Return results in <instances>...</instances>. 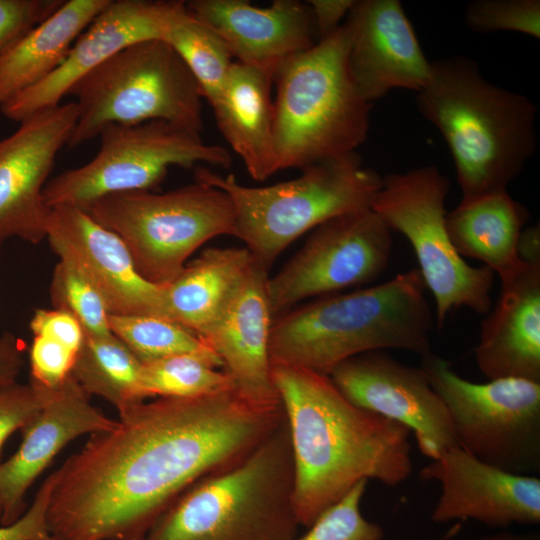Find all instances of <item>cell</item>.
Segmentation results:
<instances>
[{"label": "cell", "mask_w": 540, "mask_h": 540, "mask_svg": "<svg viewBox=\"0 0 540 540\" xmlns=\"http://www.w3.org/2000/svg\"><path fill=\"white\" fill-rule=\"evenodd\" d=\"M284 420L234 388L157 397L119 413L53 472L54 540H141L191 485L244 459Z\"/></svg>", "instance_id": "1"}, {"label": "cell", "mask_w": 540, "mask_h": 540, "mask_svg": "<svg viewBox=\"0 0 540 540\" xmlns=\"http://www.w3.org/2000/svg\"><path fill=\"white\" fill-rule=\"evenodd\" d=\"M293 465V506L309 527L360 481L395 487L412 473L411 430L351 403L326 375L271 365Z\"/></svg>", "instance_id": "2"}, {"label": "cell", "mask_w": 540, "mask_h": 540, "mask_svg": "<svg viewBox=\"0 0 540 540\" xmlns=\"http://www.w3.org/2000/svg\"><path fill=\"white\" fill-rule=\"evenodd\" d=\"M415 100L451 152L460 202L507 189L537 149L536 105L486 80L473 59L433 61Z\"/></svg>", "instance_id": "3"}, {"label": "cell", "mask_w": 540, "mask_h": 540, "mask_svg": "<svg viewBox=\"0 0 540 540\" xmlns=\"http://www.w3.org/2000/svg\"><path fill=\"white\" fill-rule=\"evenodd\" d=\"M418 268L378 285L326 295L272 322L271 365L301 367L329 376L361 353L431 351L432 313Z\"/></svg>", "instance_id": "4"}, {"label": "cell", "mask_w": 540, "mask_h": 540, "mask_svg": "<svg viewBox=\"0 0 540 540\" xmlns=\"http://www.w3.org/2000/svg\"><path fill=\"white\" fill-rule=\"evenodd\" d=\"M294 465L284 420L244 459L187 488L141 540H292Z\"/></svg>", "instance_id": "5"}, {"label": "cell", "mask_w": 540, "mask_h": 540, "mask_svg": "<svg viewBox=\"0 0 540 540\" xmlns=\"http://www.w3.org/2000/svg\"><path fill=\"white\" fill-rule=\"evenodd\" d=\"M350 32L342 23L276 72L274 142L278 171L304 168L362 145L370 107L348 72Z\"/></svg>", "instance_id": "6"}, {"label": "cell", "mask_w": 540, "mask_h": 540, "mask_svg": "<svg viewBox=\"0 0 540 540\" xmlns=\"http://www.w3.org/2000/svg\"><path fill=\"white\" fill-rule=\"evenodd\" d=\"M292 180L264 187L240 184L204 166L195 180L224 191L235 212V237L267 271L293 241L340 215L371 208L382 177L357 152L304 168Z\"/></svg>", "instance_id": "7"}, {"label": "cell", "mask_w": 540, "mask_h": 540, "mask_svg": "<svg viewBox=\"0 0 540 540\" xmlns=\"http://www.w3.org/2000/svg\"><path fill=\"white\" fill-rule=\"evenodd\" d=\"M77 120L68 142L77 147L110 124L166 121L201 132L202 93L194 76L163 39L136 42L101 64L72 89Z\"/></svg>", "instance_id": "8"}, {"label": "cell", "mask_w": 540, "mask_h": 540, "mask_svg": "<svg viewBox=\"0 0 540 540\" xmlns=\"http://www.w3.org/2000/svg\"><path fill=\"white\" fill-rule=\"evenodd\" d=\"M84 210L116 233L140 275L160 286L171 282L201 245L220 235H235L229 196L197 180L165 193L109 195Z\"/></svg>", "instance_id": "9"}, {"label": "cell", "mask_w": 540, "mask_h": 540, "mask_svg": "<svg viewBox=\"0 0 540 540\" xmlns=\"http://www.w3.org/2000/svg\"><path fill=\"white\" fill-rule=\"evenodd\" d=\"M449 179L434 165L382 177L371 208L391 230L411 244L426 288L436 305L437 325L457 308L478 314L491 310L494 272L468 264L454 248L446 228Z\"/></svg>", "instance_id": "10"}, {"label": "cell", "mask_w": 540, "mask_h": 540, "mask_svg": "<svg viewBox=\"0 0 540 540\" xmlns=\"http://www.w3.org/2000/svg\"><path fill=\"white\" fill-rule=\"evenodd\" d=\"M98 136L100 146L93 159L48 181L43 193L48 208L86 209L109 195L151 191L172 166L228 168L232 163L224 147L207 144L199 133L166 121L110 124Z\"/></svg>", "instance_id": "11"}, {"label": "cell", "mask_w": 540, "mask_h": 540, "mask_svg": "<svg viewBox=\"0 0 540 540\" xmlns=\"http://www.w3.org/2000/svg\"><path fill=\"white\" fill-rule=\"evenodd\" d=\"M452 418L459 445L479 460L527 476L540 473V383L462 378L432 351L420 366Z\"/></svg>", "instance_id": "12"}, {"label": "cell", "mask_w": 540, "mask_h": 540, "mask_svg": "<svg viewBox=\"0 0 540 540\" xmlns=\"http://www.w3.org/2000/svg\"><path fill=\"white\" fill-rule=\"evenodd\" d=\"M392 247V230L372 208L326 221L268 278L272 315L309 297L370 284L386 269Z\"/></svg>", "instance_id": "13"}, {"label": "cell", "mask_w": 540, "mask_h": 540, "mask_svg": "<svg viewBox=\"0 0 540 540\" xmlns=\"http://www.w3.org/2000/svg\"><path fill=\"white\" fill-rule=\"evenodd\" d=\"M329 377L357 407L409 428L420 452L431 460L460 446L450 413L421 367L375 350L343 361Z\"/></svg>", "instance_id": "14"}, {"label": "cell", "mask_w": 540, "mask_h": 540, "mask_svg": "<svg viewBox=\"0 0 540 540\" xmlns=\"http://www.w3.org/2000/svg\"><path fill=\"white\" fill-rule=\"evenodd\" d=\"M77 115L74 101L44 109L0 140V248L12 238L31 244L46 238L44 188Z\"/></svg>", "instance_id": "15"}, {"label": "cell", "mask_w": 540, "mask_h": 540, "mask_svg": "<svg viewBox=\"0 0 540 540\" xmlns=\"http://www.w3.org/2000/svg\"><path fill=\"white\" fill-rule=\"evenodd\" d=\"M185 9L184 1L111 0L78 36L60 66L6 101L0 111L21 122L60 105L81 79L124 48L144 40L163 39Z\"/></svg>", "instance_id": "16"}, {"label": "cell", "mask_w": 540, "mask_h": 540, "mask_svg": "<svg viewBox=\"0 0 540 540\" xmlns=\"http://www.w3.org/2000/svg\"><path fill=\"white\" fill-rule=\"evenodd\" d=\"M54 253L80 272L102 295L111 315L162 317L163 286L144 279L113 231L79 207L50 208L46 238Z\"/></svg>", "instance_id": "17"}, {"label": "cell", "mask_w": 540, "mask_h": 540, "mask_svg": "<svg viewBox=\"0 0 540 540\" xmlns=\"http://www.w3.org/2000/svg\"><path fill=\"white\" fill-rule=\"evenodd\" d=\"M424 481H437L441 493L435 523L473 519L493 528L540 522V480L487 464L461 446L447 449L421 468Z\"/></svg>", "instance_id": "18"}, {"label": "cell", "mask_w": 540, "mask_h": 540, "mask_svg": "<svg viewBox=\"0 0 540 540\" xmlns=\"http://www.w3.org/2000/svg\"><path fill=\"white\" fill-rule=\"evenodd\" d=\"M350 32L348 72L369 104L393 89L419 92L431 78L411 22L398 0H355L346 17Z\"/></svg>", "instance_id": "19"}, {"label": "cell", "mask_w": 540, "mask_h": 540, "mask_svg": "<svg viewBox=\"0 0 540 540\" xmlns=\"http://www.w3.org/2000/svg\"><path fill=\"white\" fill-rule=\"evenodd\" d=\"M186 7L220 36L239 63L273 79L288 59L318 41L310 7L298 0H275L266 8L245 0H192Z\"/></svg>", "instance_id": "20"}, {"label": "cell", "mask_w": 540, "mask_h": 540, "mask_svg": "<svg viewBox=\"0 0 540 540\" xmlns=\"http://www.w3.org/2000/svg\"><path fill=\"white\" fill-rule=\"evenodd\" d=\"M116 424L91 404L72 375L52 389L45 406L21 430L17 451L0 465V525H10L25 513L27 491L69 442Z\"/></svg>", "instance_id": "21"}, {"label": "cell", "mask_w": 540, "mask_h": 540, "mask_svg": "<svg viewBox=\"0 0 540 540\" xmlns=\"http://www.w3.org/2000/svg\"><path fill=\"white\" fill-rule=\"evenodd\" d=\"M268 271L255 260L216 321L200 338L218 355L236 392L261 407L281 406L271 375Z\"/></svg>", "instance_id": "22"}, {"label": "cell", "mask_w": 540, "mask_h": 540, "mask_svg": "<svg viewBox=\"0 0 540 540\" xmlns=\"http://www.w3.org/2000/svg\"><path fill=\"white\" fill-rule=\"evenodd\" d=\"M521 260L519 270L501 280L500 296L481 322L474 354L488 380L540 383V258Z\"/></svg>", "instance_id": "23"}, {"label": "cell", "mask_w": 540, "mask_h": 540, "mask_svg": "<svg viewBox=\"0 0 540 540\" xmlns=\"http://www.w3.org/2000/svg\"><path fill=\"white\" fill-rule=\"evenodd\" d=\"M272 83L268 74L233 62L221 91L210 104L221 134L257 181L278 171Z\"/></svg>", "instance_id": "24"}, {"label": "cell", "mask_w": 540, "mask_h": 540, "mask_svg": "<svg viewBox=\"0 0 540 540\" xmlns=\"http://www.w3.org/2000/svg\"><path fill=\"white\" fill-rule=\"evenodd\" d=\"M254 263L247 248H208L163 285L162 317L199 337L216 321Z\"/></svg>", "instance_id": "25"}, {"label": "cell", "mask_w": 540, "mask_h": 540, "mask_svg": "<svg viewBox=\"0 0 540 540\" xmlns=\"http://www.w3.org/2000/svg\"><path fill=\"white\" fill-rule=\"evenodd\" d=\"M528 219L527 208L503 189L460 202L447 212L446 228L460 256L483 262L501 281L522 265L518 247Z\"/></svg>", "instance_id": "26"}, {"label": "cell", "mask_w": 540, "mask_h": 540, "mask_svg": "<svg viewBox=\"0 0 540 540\" xmlns=\"http://www.w3.org/2000/svg\"><path fill=\"white\" fill-rule=\"evenodd\" d=\"M111 0H66L0 53V106L48 77Z\"/></svg>", "instance_id": "27"}, {"label": "cell", "mask_w": 540, "mask_h": 540, "mask_svg": "<svg viewBox=\"0 0 540 540\" xmlns=\"http://www.w3.org/2000/svg\"><path fill=\"white\" fill-rule=\"evenodd\" d=\"M140 371V360L114 334H85L71 375L89 396L102 397L121 413L144 401Z\"/></svg>", "instance_id": "28"}, {"label": "cell", "mask_w": 540, "mask_h": 540, "mask_svg": "<svg viewBox=\"0 0 540 540\" xmlns=\"http://www.w3.org/2000/svg\"><path fill=\"white\" fill-rule=\"evenodd\" d=\"M220 367L223 364L219 358L201 354H178L141 363V397L190 398L234 388L231 378L218 370Z\"/></svg>", "instance_id": "29"}, {"label": "cell", "mask_w": 540, "mask_h": 540, "mask_svg": "<svg viewBox=\"0 0 540 540\" xmlns=\"http://www.w3.org/2000/svg\"><path fill=\"white\" fill-rule=\"evenodd\" d=\"M163 40L182 58L198 83L203 98L211 104L221 91L233 64L224 41L192 16L187 7L171 24Z\"/></svg>", "instance_id": "30"}, {"label": "cell", "mask_w": 540, "mask_h": 540, "mask_svg": "<svg viewBox=\"0 0 540 540\" xmlns=\"http://www.w3.org/2000/svg\"><path fill=\"white\" fill-rule=\"evenodd\" d=\"M109 327L141 363L178 354L219 358L197 334L167 318L110 314Z\"/></svg>", "instance_id": "31"}, {"label": "cell", "mask_w": 540, "mask_h": 540, "mask_svg": "<svg viewBox=\"0 0 540 540\" xmlns=\"http://www.w3.org/2000/svg\"><path fill=\"white\" fill-rule=\"evenodd\" d=\"M50 299L53 308L66 311L76 318L84 334H112L110 313L102 295L80 272L63 261H59L53 270Z\"/></svg>", "instance_id": "32"}, {"label": "cell", "mask_w": 540, "mask_h": 540, "mask_svg": "<svg viewBox=\"0 0 540 540\" xmlns=\"http://www.w3.org/2000/svg\"><path fill=\"white\" fill-rule=\"evenodd\" d=\"M366 480L356 484L340 501L325 510L308 531L292 540H382L383 528L361 512Z\"/></svg>", "instance_id": "33"}, {"label": "cell", "mask_w": 540, "mask_h": 540, "mask_svg": "<svg viewBox=\"0 0 540 540\" xmlns=\"http://www.w3.org/2000/svg\"><path fill=\"white\" fill-rule=\"evenodd\" d=\"M465 22L477 33L511 31L540 38L539 0H474L465 8Z\"/></svg>", "instance_id": "34"}, {"label": "cell", "mask_w": 540, "mask_h": 540, "mask_svg": "<svg viewBox=\"0 0 540 540\" xmlns=\"http://www.w3.org/2000/svg\"><path fill=\"white\" fill-rule=\"evenodd\" d=\"M52 389L30 381H18L0 387V465L7 439L27 423L45 406Z\"/></svg>", "instance_id": "35"}, {"label": "cell", "mask_w": 540, "mask_h": 540, "mask_svg": "<svg viewBox=\"0 0 540 540\" xmlns=\"http://www.w3.org/2000/svg\"><path fill=\"white\" fill-rule=\"evenodd\" d=\"M77 354L57 340L33 335L29 349L31 381L49 389L61 386L71 376Z\"/></svg>", "instance_id": "36"}, {"label": "cell", "mask_w": 540, "mask_h": 540, "mask_svg": "<svg viewBox=\"0 0 540 540\" xmlns=\"http://www.w3.org/2000/svg\"><path fill=\"white\" fill-rule=\"evenodd\" d=\"M63 0H0V53L51 15Z\"/></svg>", "instance_id": "37"}, {"label": "cell", "mask_w": 540, "mask_h": 540, "mask_svg": "<svg viewBox=\"0 0 540 540\" xmlns=\"http://www.w3.org/2000/svg\"><path fill=\"white\" fill-rule=\"evenodd\" d=\"M53 484L54 476L51 473L25 513L14 523L0 526V540H54L47 526V509Z\"/></svg>", "instance_id": "38"}, {"label": "cell", "mask_w": 540, "mask_h": 540, "mask_svg": "<svg viewBox=\"0 0 540 540\" xmlns=\"http://www.w3.org/2000/svg\"><path fill=\"white\" fill-rule=\"evenodd\" d=\"M33 335L45 336L57 340L78 353L84 331L79 322L70 313L60 309H37L30 320Z\"/></svg>", "instance_id": "39"}, {"label": "cell", "mask_w": 540, "mask_h": 540, "mask_svg": "<svg viewBox=\"0 0 540 540\" xmlns=\"http://www.w3.org/2000/svg\"><path fill=\"white\" fill-rule=\"evenodd\" d=\"M354 2L355 0H309L307 2L318 41L342 24L341 20L347 17Z\"/></svg>", "instance_id": "40"}, {"label": "cell", "mask_w": 540, "mask_h": 540, "mask_svg": "<svg viewBox=\"0 0 540 540\" xmlns=\"http://www.w3.org/2000/svg\"><path fill=\"white\" fill-rule=\"evenodd\" d=\"M23 366V343L10 332L1 333L0 387L16 382Z\"/></svg>", "instance_id": "41"}, {"label": "cell", "mask_w": 540, "mask_h": 540, "mask_svg": "<svg viewBox=\"0 0 540 540\" xmlns=\"http://www.w3.org/2000/svg\"><path fill=\"white\" fill-rule=\"evenodd\" d=\"M479 540H538V537L536 536H524V535H517L513 533L508 532H499L493 535L484 536L480 538Z\"/></svg>", "instance_id": "42"}]
</instances>
